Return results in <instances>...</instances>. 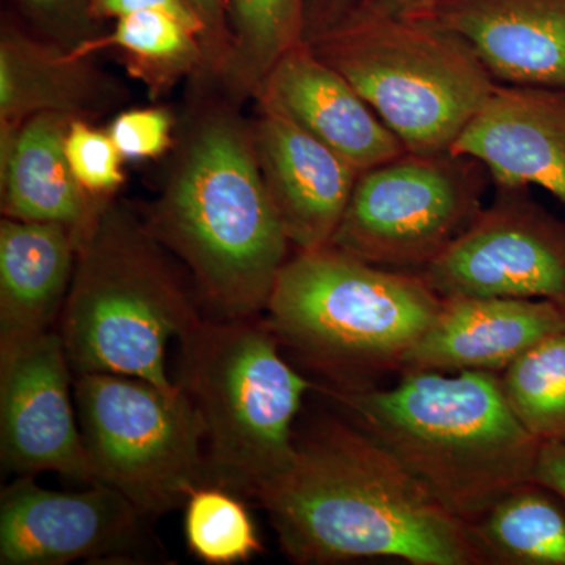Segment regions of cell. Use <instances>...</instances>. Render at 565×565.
<instances>
[{"mask_svg": "<svg viewBox=\"0 0 565 565\" xmlns=\"http://www.w3.org/2000/svg\"><path fill=\"white\" fill-rule=\"evenodd\" d=\"M256 501L296 564L393 557L415 565H482L470 527L351 419L296 437L288 470Z\"/></svg>", "mask_w": 565, "mask_h": 565, "instance_id": "cell-1", "label": "cell"}, {"mask_svg": "<svg viewBox=\"0 0 565 565\" xmlns=\"http://www.w3.org/2000/svg\"><path fill=\"white\" fill-rule=\"evenodd\" d=\"M143 221L191 269L217 319L266 310L291 243L264 184L252 121L233 103L193 111Z\"/></svg>", "mask_w": 565, "mask_h": 565, "instance_id": "cell-2", "label": "cell"}, {"mask_svg": "<svg viewBox=\"0 0 565 565\" xmlns=\"http://www.w3.org/2000/svg\"><path fill=\"white\" fill-rule=\"evenodd\" d=\"M323 393L467 525L533 481L542 441L516 418L500 374L405 371L393 388Z\"/></svg>", "mask_w": 565, "mask_h": 565, "instance_id": "cell-3", "label": "cell"}, {"mask_svg": "<svg viewBox=\"0 0 565 565\" xmlns=\"http://www.w3.org/2000/svg\"><path fill=\"white\" fill-rule=\"evenodd\" d=\"M143 217L111 200L77 245L62 311L63 343L76 375L140 379L177 396L167 345L202 323Z\"/></svg>", "mask_w": 565, "mask_h": 565, "instance_id": "cell-4", "label": "cell"}, {"mask_svg": "<svg viewBox=\"0 0 565 565\" xmlns=\"http://www.w3.org/2000/svg\"><path fill=\"white\" fill-rule=\"evenodd\" d=\"M441 303L418 273L375 266L327 245L297 252L282 266L267 326L333 384H364L403 370Z\"/></svg>", "mask_w": 565, "mask_h": 565, "instance_id": "cell-5", "label": "cell"}, {"mask_svg": "<svg viewBox=\"0 0 565 565\" xmlns=\"http://www.w3.org/2000/svg\"><path fill=\"white\" fill-rule=\"evenodd\" d=\"M181 344L180 385L202 422L207 486L256 500L291 465L294 422L313 385L255 318L202 321Z\"/></svg>", "mask_w": 565, "mask_h": 565, "instance_id": "cell-6", "label": "cell"}, {"mask_svg": "<svg viewBox=\"0 0 565 565\" xmlns=\"http://www.w3.org/2000/svg\"><path fill=\"white\" fill-rule=\"evenodd\" d=\"M307 43L415 154L452 151L500 85L433 20L348 17Z\"/></svg>", "mask_w": 565, "mask_h": 565, "instance_id": "cell-7", "label": "cell"}, {"mask_svg": "<svg viewBox=\"0 0 565 565\" xmlns=\"http://www.w3.org/2000/svg\"><path fill=\"white\" fill-rule=\"evenodd\" d=\"M74 403L95 484L125 494L143 514L180 509L207 486L203 426L189 394L110 373L79 374Z\"/></svg>", "mask_w": 565, "mask_h": 565, "instance_id": "cell-8", "label": "cell"}, {"mask_svg": "<svg viewBox=\"0 0 565 565\" xmlns=\"http://www.w3.org/2000/svg\"><path fill=\"white\" fill-rule=\"evenodd\" d=\"M490 182L484 163L471 156L404 152L360 173L330 245L419 274L470 228Z\"/></svg>", "mask_w": 565, "mask_h": 565, "instance_id": "cell-9", "label": "cell"}, {"mask_svg": "<svg viewBox=\"0 0 565 565\" xmlns=\"http://www.w3.org/2000/svg\"><path fill=\"white\" fill-rule=\"evenodd\" d=\"M419 275L444 299L548 300L565 311V221L530 188H497L470 228Z\"/></svg>", "mask_w": 565, "mask_h": 565, "instance_id": "cell-10", "label": "cell"}, {"mask_svg": "<svg viewBox=\"0 0 565 565\" xmlns=\"http://www.w3.org/2000/svg\"><path fill=\"white\" fill-rule=\"evenodd\" d=\"M147 516L106 484L54 492L20 476L0 497V564L143 563L156 552Z\"/></svg>", "mask_w": 565, "mask_h": 565, "instance_id": "cell-11", "label": "cell"}, {"mask_svg": "<svg viewBox=\"0 0 565 565\" xmlns=\"http://www.w3.org/2000/svg\"><path fill=\"white\" fill-rule=\"evenodd\" d=\"M61 333L46 332L0 359V440L3 470L54 471L95 484Z\"/></svg>", "mask_w": 565, "mask_h": 565, "instance_id": "cell-12", "label": "cell"}, {"mask_svg": "<svg viewBox=\"0 0 565 565\" xmlns=\"http://www.w3.org/2000/svg\"><path fill=\"white\" fill-rule=\"evenodd\" d=\"M252 129L264 184L289 243L299 252L332 244L362 172L273 107L258 104Z\"/></svg>", "mask_w": 565, "mask_h": 565, "instance_id": "cell-13", "label": "cell"}, {"mask_svg": "<svg viewBox=\"0 0 565 565\" xmlns=\"http://www.w3.org/2000/svg\"><path fill=\"white\" fill-rule=\"evenodd\" d=\"M255 102L288 115L360 172L407 152L351 82L307 41L282 55Z\"/></svg>", "mask_w": 565, "mask_h": 565, "instance_id": "cell-14", "label": "cell"}, {"mask_svg": "<svg viewBox=\"0 0 565 565\" xmlns=\"http://www.w3.org/2000/svg\"><path fill=\"white\" fill-rule=\"evenodd\" d=\"M452 151L484 163L497 188H541L565 207V93L498 85Z\"/></svg>", "mask_w": 565, "mask_h": 565, "instance_id": "cell-15", "label": "cell"}, {"mask_svg": "<svg viewBox=\"0 0 565 565\" xmlns=\"http://www.w3.org/2000/svg\"><path fill=\"white\" fill-rule=\"evenodd\" d=\"M563 327L565 311L548 300L448 297L401 371L501 374Z\"/></svg>", "mask_w": 565, "mask_h": 565, "instance_id": "cell-16", "label": "cell"}, {"mask_svg": "<svg viewBox=\"0 0 565 565\" xmlns=\"http://www.w3.org/2000/svg\"><path fill=\"white\" fill-rule=\"evenodd\" d=\"M427 20L467 41L498 84L565 93V0H444Z\"/></svg>", "mask_w": 565, "mask_h": 565, "instance_id": "cell-17", "label": "cell"}, {"mask_svg": "<svg viewBox=\"0 0 565 565\" xmlns=\"http://www.w3.org/2000/svg\"><path fill=\"white\" fill-rule=\"evenodd\" d=\"M73 118L39 114L18 131L0 137V178L3 217L57 223L76 236L77 245L111 200H99L82 189L65 152Z\"/></svg>", "mask_w": 565, "mask_h": 565, "instance_id": "cell-18", "label": "cell"}, {"mask_svg": "<svg viewBox=\"0 0 565 565\" xmlns=\"http://www.w3.org/2000/svg\"><path fill=\"white\" fill-rule=\"evenodd\" d=\"M77 239L57 223L0 222V359L50 332L65 307Z\"/></svg>", "mask_w": 565, "mask_h": 565, "instance_id": "cell-19", "label": "cell"}, {"mask_svg": "<svg viewBox=\"0 0 565 565\" xmlns=\"http://www.w3.org/2000/svg\"><path fill=\"white\" fill-rule=\"evenodd\" d=\"M117 88L88 58L6 28L0 39V137L39 114L90 120L109 109Z\"/></svg>", "mask_w": 565, "mask_h": 565, "instance_id": "cell-20", "label": "cell"}, {"mask_svg": "<svg viewBox=\"0 0 565 565\" xmlns=\"http://www.w3.org/2000/svg\"><path fill=\"white\" fill-rule=\"evenodd\" d=\"M106 50L120 52L129 76L140 81L154 99L172 90L184 77L210 73L203 36L161 10L125 14L106 35L68 47L76 58H88Z\"/></svg>", "mask_w": 565, "mask_h": 565, "instance_id": "cell-21", "label": "cell"}, {"mask_svg": "<svg viewBox=\"0 0 565 565\" xmlns=\"http://www.w3.org/2000/svg\"><path fill=\"white\" fill-rule=\"evenodd\" d=\"M484 564L565 565V500L531 481L468 525Z\"/></svg>", "mask_w": 565, "mask_h": 565, "instance_id": "cell-22", "label": "cell"}, {"mask_svg": "<svg viewBox=\"0 0 565 565\" xmlns=\"http://www.w3.org/2000/svg\"><path fill=\"white\" fill-rule=\"evenodd\" d=\"M310 0H226L230 51L217 79L234 99L256 98L286 52L305 41Z\"/></svg>", "mask_w": 565, "mask_h": 565, "instance_id": "cell-23", "label": "cell"}, {"mask_svg": "<svg viewBox=\"0 0 565 565\" xmlns=\"http://www.w3.org/2000/svg\"><path fill=\"white\" fill-rule=\"evenodd\" d=\"M500 375L505 397L523 426L542 444H565V327Z\"/></svg>", "mask_w": 565, "mask_h": 565, "instance_id": "cell-24", "label": "cell"}, {"mask_svg": "<svg viewBox=\"0 0 565 565\" xmlns=\"http://www.w3.org/2000/svg\"><path fill=\"white\" fill-rule=\"evenodd\" d=\"M244 498L218 486H202L185 503V541L207 564L245 563L262 552L258 531Z\"/></svg>", "mask_w": 565, "mask_h": 565, "instance_id": "cell-25", "label": "cell"}, {"mask_svg": "<svg viewBox=\"0 0 565 565\" xmlns=\"http://www.w3.org/2000/svg\"><path fill=\"white\" fill-rule=\"evenodd\" d=\"M65 152L74 178L95 199L111 200L125 184V159L109 131L74 118L66 132Z\"/></svg>", "mask_w": 565, "mask_h": 565, "instance_id": "cell-26", "label": "cell"}, {"mask_svg": "<svg viewBox=\"0 0 565 565\" xmlns=\"http://www.w3.org/2000/svg\"><path fill=\"white\" fill-rule=\"evenodd\" d=\"M177 129L169 109L140 107L120 111L107 131L125 161H148L173 150Z\"/></svg>", "mask_w": 565, "mask_h": 565, "instance_id": "cell-27", "label": "cell"}, {"mask_svg": "<svg viewBox=\"0 0 565 565\" xmlns=\"http://www.w3.org/2000/svg\"><path fill=\"white\" fill-rule=\"evenodd\" d=\"M145 10L166 11V13L173 14L178 20L191 25L193 31L203 36L207 50L206 25L188 0H88V14L92 18H98V20L99 18L118 20L125 14ZM207 58H210V55H207Z\"/></svg>", "mask_w": 565, "mask_h": 565, "instance_id": "cell-28", "label": "cell"}, {"mask_svg": "<svg viewBox=\"0 0 565 565\" xmlns=\"http://www.w3.org/2000/svg\"><path fill=\"white\" fill-rule=\"evenodd\" d=\"M188 2L206 25L210 73L217 77L225 65L230 51L226 0H188Z\"/></svg>", "mask_w": 565, "mask_h": 565, "instance_id": "cell-29", "label": "cell"}, {"mask_svg": "<svg viewBox=\"0 0 565 565\" xmlns=\"http://www.w3.org/2000/svg\"><path fill=\"white\" fill-rule=\"evenodd\" d=\"M441 2L444 0H356L344 18L427 20V18L433 17L434 11L438 9Z\"/></svg>", "mask_w": 565, "mask_h": 565, "instance_id": "cell-30", "label": "cell"}, {"mask_svg": "<svg viewBox=\"0 0 565 565\" xmlns=\"http://www.w3.org/2000/svg\"><path fill=\"white\" fill-rule=\"evenodd\" d=\"M533 481L565 500V444L544 441L539 449Z\"/></svg>", "mask_w": 565, "mask_h": 565, "instance_id": "cell-31", "label": "cell"}, {"mask_svg": "<svg viewBox=\"0 0 565 565\" xmlns=\"http://www.w3.org/2000/svg\"><path fill=\"white\" fill-rule=\"evenodd\" d=\"M355 2L356 0H310L305 39H313L343 20Z\"/></svg>", "mask_w": 565, "mask_h": 565, "instance_id": "cell-32", "label": "cell"}, {"mask_svg": "<svg viewBox=\"0 0 565 565\" xmlns=\"http://www.w3.org/2000/svg\"><path fill=\"white\" fill-rule=\"evenodd\" d=\"M29 7L32 9L41 10V11H52L61 9V7L70 3L71 0H24Z\"/></svg>", "mask_w": 565, "mask_h": 565, "instance_id": "cell-33", "label": "cell"}]
</instances>
